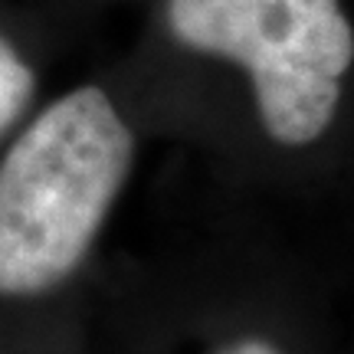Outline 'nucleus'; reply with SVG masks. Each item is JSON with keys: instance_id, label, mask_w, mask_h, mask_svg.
Here are the masks:
<instances>
[{"instance_id": "f257e3e1", "label": "nucleus", "mask_w": 354, "mask_h": 354, "mask_svg": "<svg viewBox=\"0 0 354 354\" xmlns=\"http://www.w3.org/2000/svg\"><path fill=\"white\" fill-rule=\"evenodd\" d=\"M135 161V135L99 86L26 125L0 165V295L50 292L79 269Z\"/></svg>"}, {"instance_id": "f03ea898", "label": "nucleus", "mask_w": 354, "mask_h": 354, "mask_svg": "<svg viewBox=\"0 0 354 354\" xmlns=\"http://www.w3.org/2000/svg\"><path fill=\"white\" fill-rule=\"evenodd\" d=\"M180 46L243 66L266 135L302 148L328 131L354 66L342 0H167Z\"/></svg>"}, {"instance_id": "7ed1b4c3", "label": "nucleus", "mask_w": 354, "mask_h": 354, "mask_svg": "<svg viewBox=\"0 0 354 354\" xmlns=\"http://www.w3.org/2000/svg\"><path fill=\"white\" fill-rule=\"evenodd\" d=\"M37 76L26 66V59L10 46V39L0 33V135L24 115L33 99Z\"/></svg>"}, {"instance_id": "20e7f679", "label": "nucleus", "mask_w": 354, "mask_h": 354, "mask_svg": "<svg viewBox=\"0 0 354 354\" xmlns=\"http://www.w3.org/2000/svg\"><path fill=\"white\" fill-rule=\"evenodd\" d=\"M216 354H282V351H279L276 344H269V342H259V338H246V342L230 344V348H223V351H216Z\"/></svg>"}]
</instances>
